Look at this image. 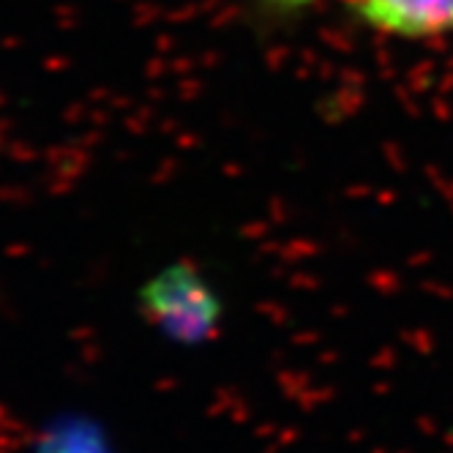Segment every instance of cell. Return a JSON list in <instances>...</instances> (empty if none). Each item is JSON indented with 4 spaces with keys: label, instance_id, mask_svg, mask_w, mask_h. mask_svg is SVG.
<instances>
[{
    "label": "cell",
    "instance_id": "obj_1",
    "mask_svg": "<svg viewBox=\"0 0 453 453\" xmlns=\"http://www.w3.org/2000/svg\"><path fill=\"white\" fill-rule=\"evenodd\" d=\"M142 309L150 326L186 344L211 339L219 322V301L213 289L191 265H173L158 273L145 287Z\"/></svg>",
    "mask_w": 453,
    "mask_h": 453
},
{
    "label": "cell",
    "instance_id": "obj_2",
    "mask_svg": "<svg viewBox=\"0 0 453 453\" xmlns=\"http://www.w3.org/2000/svg\"><path fill=\"white\" fill-rule=\"evenodd\" d=\"M364 22L404 39H426L453 30V0H349Z\"/></svg>",
    "mask_w": 453,
    "mask_h": 453
},
{
    "label": "cell",
    "instance_id": "obj_3",
    "mask_svg": "<svg viewBox=\"0 0 453 453\" xmlns=\"http://www.w3.org/2000/svg\"><path fill=\"white\" fill-rule=\"evenodd\" d=\"M39 453H110V450L99 432L88 429L85 424H63L60 429L44 437Z\"/></svg>",
    "mask_w": 453,
    "mask_h": 453
},
{
    "label": "cell",
    "instance_id": "obj_4",
    "mask_svg": "<svg viewBox=\"0 0 453 453\" xmlns=\"http://www.w3.org/2000/svg\"><path fill=\"white\" fill-rule=\"evenodd\" d=\"M273 4L281 6V9H301V6L311 4V0H273Z\"/></svg>",
    "mask_w": 453,
    "mask_h": 453
}]
</instances>
